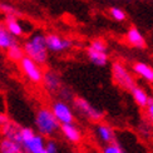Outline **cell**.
<instances>
[{
  "label": "cell",
  "instance_id": "6da1fadb",
  "mask_svg": "<svg viewBox=\"0 0 153 153\" xmlns=\"http://www.w3.org/2000/svg\"><path fill=\"white\" fill-rule=\"evenodd\" d=\"M23 49L25 52V55L35 60L38 64L44 65L48 60V45L45 35L42 33H35L30 35L29 39L23 44Z\"/></svg>",
  "mask_w": 153,
  "mask_h": 153
},
{
  "label": "cell",
  "instance_id": "7a4b0ae2",
  "mask_svg": "<svg viewBox=\"0 0 153 153\" xmlns=\"http://www.w3.org/2000/svg\"><path fill=\"white\" fill-rule=\"evenodd\" d=\"M35 126L38 132L44 137H52L60 131V123L49 108H40L35 114Z\"/></svg>",
  "mask_w": 153,
  "mask_h": 153
},
{
  "label": "cell",
  "instance_id": "3957f363",
  "mask_svg": "<svg viewBox=\"0 0 153 153\" xmlns=\"http://www.w3.org/2000/svg\"><path fill=\"white\" fill-rule=\"evenodd\" d=\"M112 75L113 80L117 85L120 88L126 89V91H132L136 87V82L133 75L129 73V71L127 69L122 63L116 62L112 64Z\"/></svg>",
  "mask_w": 153,
  "mask_h": 153
},
{
  "label": "cell",
  "instance_id": "277c9868",
  "mask_svg": "<svg viewBox=\"0 0 153 153\" xmlns=\"http://www.w3.org/2000/svg\"><path fill=\"white\" fill-rule=\"evenodd\" d=\"M20 69L23 74L27 76V79L31 82L33 84H40L43 82V75L44 72L42 71L40 64H38L35 60L25 55L20 60Z\"/></svg>",
  "mask_w": 153,
  "mask_h": 153
},
{
  "label": "cell",
  "instance_id": "5b68a950",
  "mask_svg": "<svg viewBox=\"0 0 153 153\" xmlns=\"http://www.w3.org/2000/svg\"><path fill=\"white\" fill-rule=\"evenodd\" d=\"M73 105H74L75 109L82 114V116H84L88 119L94 120V122H99V120L103 119V112L97 109L95 107H93L84 98H80V97L74 98Z\"/></svg>",
  "mask_w": 153,
  "mask_h": 153
},
{
  "label": "cell",
  "instance_id": "8992f818",
  "mask_svg": "<svg viewBox=\"0 0 153 153\" xmlns=\"http://www.w3.org/2000/svg\"><path fill=\"white\" fill-rule=\"evenodd\" d=\"M52 112L54 113L55 118L59 120L60 124L74 123V113L72 108L69 107L64 100H56L52 104Z\"/></svg>",
  "mask_w": 153,
  "mask_h": 153
},
{
  "label": "cell",
  "instance_id": "52a82bcc",
  "mask_svg": "<svg viewBox=\"0 0 153 153\" xmlns=\"http://www.w3.org/2000/svg\"><path fill=\"white\" fill-rule=\"evenodd\" d=\"M45 39H47V45L49 52H53V53H60V52H64V50L69 49L72 47V40L71 39H67V38H62L58 34H47L45 35Z\"/></svg>",
  "mask_w": 153,
  "mask_h": 153
},
{
  "label": "cell",
  "instance_id": "ba28073f",
  "mask_svg": "<svg viewBox=\"0 0 153 153\" xmlns=\"http://www.w3.org/2000/svg\"><path fill=\"white\" fill-rule=\"evenodd\" d=\"M43 87L45 88V91L49 93H56L60 91L62 88V82H60V76L58 73H55L54 71H47L44 72L43 75V82H42Z\"/></svg>",
  "mask_w": 153,
  "mask_h": 153
},
{
  "label": "cell",
  "instance_id": "9c48e42d",
  "mask_svg": "<svg viewBox=\"0 0 153 153\" xmlns=\"http://www.w3.org/2000/svg\"><path fill=\"white\" fill-rule=\"evenodd\" d=\"M47 141L43 134H35L29 142L23 144V148L29 151L30 153H47Z\"/></svg>",
  "mask_w": 153,
  "mask_h": 153
},
{
  "label": "cell",
  "instance_id": "30bf717a",
  "mask_svg": "<svg viewBox=\"0 0 153 153\" xmlns=\"http://www.w3.org/2000/svg\"><path fill=\"white\" fill-rule=\"evenodd\" d=\"M60 132L71 143H79L82 141V133L78 127H75L74 123H67L60 124Z\"/></svg>",
  "mask_w": 153,
  "mask_h": 153
},
{
  "label": "cell",
  "instance_id": "8fae6325",
  "mask_svg": "<svg viewBox=\"0 0 153 153\" xmlns=\"http://www.w3.org/2000/svg\"><path fill=\"white\" fill-rule=\"evenodd\" d=\"M126 39L128 42V44H131L132 47L134 48H139V49H143L146 48V39L144 36L142 35V33L139 31L138 28L136 27H131L127 31V35H126Z\"/></svg>",
  "mask_w": 153,
  "mask_h": 153
},
{
  "label": "cell",
  "instance_id": "7c38bea8",
  "mask_svg": "<svg viewBox=\"0 0 153 153\" xmlns=\"http://www.w3.org/2000/svg\"><path fill=\"white\" fill-rule=\"evenodd\" d=\"M20 129H22V127L18 123L13 122V120H9L8 123H5L4 126L0 127V131H1L3 136L5 138L14 139V141L19 143H20Z\"/></svg>",
  "mask_w": 153,
  "mask_h": 153
},
{
  "label": "cell",
  "instance_id": "4fadbf2b",
  "mask_svg": "<svg viewBox=\"0 0 153 153\" xmlns=\"http://www.w3.org/2000/svg\"><path fill=\"white\" fill-rule=\"evenodd\" d=\"M133 72H134L138 76H141L142 79L147 80L149 83H153V68L146 63L137 62L133 64Z\"/></svg>",
  "mask_w": 153,
  "mask_h": 153
},
{
  "label": "cell",
  "instance_id": "5bb4252c",
  "mask_svg": "<svg viewBox=\"0 0 153 153\" xmlns=\"http://www.w3.org/2000/svg\"><path fill=\"white\" fill-rule=\"evenodd\" d=\"M87 55L89 60H91L94 65L97 67H104L108 63V54L107 52H99V50H95L91 47H88L87 49Z\"/></svg>",
  "mask_w": 153,
  "mask_h": 153
},
{
  "label": "cell",
  "instance_id": "9a60e30c",
  "mask_svg": "<svg viewBox=\"0 0 153 153\" xmlns=\"http://www.w3.org/2000/svg\"><path fill=\"white\" fill-rule=\"evenodd\" d=\"M23 146L10 138H3L0 141V153H22Z\"/></svg>",
  "mask_w": 153,
  "mask_h": 153
},
{
  "label": "cell",
  "instance_id": "2e32d148",
  "mask_svg": "<svg viewBox=\"0 0 153 153\" xmlns=\"http://www.w3.org/2000/svg\"><path fill=\"white\" fill-rule=\"evenodd\" d=\"M5 27L15 38L23 36V34H24V29L22 27V24L18 22V16L6 15L5 16Z\"/></svg>",
  "mask_w": 153,
  "mask_h": 153
},
{
  "label": "cell",
  "instance_id": "e0dca14e",
  "mask_svg": "<svg viewBox=\"0 0 153 153\" xmlns=\"http://www.w3.org/2000/svg\"><path fill=\"white\" fill-rule=\"evenodd\" d=\"M15 43H16L15 36L6 29L5 25L0 24V49L8 50L11 45H14Z\"/></svg>",
  "mask_w": 153,
  "mask_h": 153
},
{
  "label": "cell",
  "instance_id": "ac0fdd59",
  "mask_svg": "<svg viewBox=\"0 0 153 153\" xmlns=\"http://www.w3.org/2000/svg\"><path fill=\"white\" fill-rule=\"evenodd\" d=\"M95 133L102 142L107 144L114 142V131L108 124H98L95 128Z\"/></svg>",
  "mask_w": 153,
  "mask_h": 153
},
{
  "label": "cell",
  "instance_id": "d6986e66",
  "mask_svg": "<svg viewBox=\"0 0 153 153\" xmlns=\"http://www.w3.org/2000/svg\"><path fill=\"white\" fill-rule=\"evenodd\" d=\"M131 93H132V97H133V99H134V102L139 107H147L148 105L151 97H148V94L146 93L142 88H139V87L136 85L131 91Z\"/></svg>",
  "mask_w": 153,
  "mask_h": 153
},
{
  "label": "cell",
  "instance_id": "ffe728a7",
  "mask_svg": "<svg viewBox=\"0 0 153 153\" xmlns=\"http://www.w3.org/2000/svg\"><path fill=\"white\" fill-rule=\"evenodd\" d=\"M6 55L11 62H15V63H20V60L25 56V52L23 47H20L18 43H15L14 45H11L8 50H6Z\"/></svg>",
  "mask_w": 153,
  "mask_h": 153
},
{
  "label": "cell",
  "instance_id": "44dd1931",
  "mask_svg": "<svg viewBox=\"0 0 153 153\" xmlns=\"http://www.w3.org/2000/svg\"><path fill=\"white\" fill-rule=\"evenodd\" d=\"M34 136H35V132L31 128H29V127H22V129H20V144L23 146L24 143L29 142Z\"/></svg>",
  "mask_w": 153,
  "mask_h": 153
},
{
  "label": "cell",
  "instance_id": "7402d4cb",
  "mask_svg": "<svg viewBox=\"0 0 153 153\" xmlns=\"http://www.w3.org/2000/svg\"><path fill=\"white\" fill-rule=\"evenodd\" d=\"M109 13H111V16L114 19V20H117V22H123V20H126V18H127L126 13L120 8H117V6H113V8H111Z\"/></svg>",
  "mask_w": 153,
  "mask_h": 153
},
{
  "label": "cell",
  "instance_id": "603a6c76",
  "mask_svg": "<svg viewBox=\"0 0 153 153\" xmlns=\"http://www.w3.org/2000/svg\"><path fill=\"white\" fill-rule=\"evenodd\" d=\"M0 11H3L5 16L6 15H14V16H19L20 13H19L14 6H11L9 4H0Z\"/></svg>",
  "mask_w": 153,
  "mask_h": 153
},
{
  "label": "cell",
  "instance_id": "cb8c5ba5",
  "mask_svg": "<svg viewBox=\"0 0 153 153\" xmlns=\"http://www.w3.org/2000/svg\"><path fill=\"white\" fill-rule=\"evenodd\" d=\"M89 47L95 50H99V52H107V44L103 39H93Z\"/></svg>",
  "mask_w": 153,
  "mask_h": 153
},
{
  "label": "cell",
  "instance_id": "d4e9b609",
  "mask_svg": "<svg viewBox=\"0 0 153 153\" xmlns=\"http://www.w3.org/2000/svg\"><path fill=\"white\" fill-rule=\"evenodd\" d=\"M102 153H124V152H123V149L120 148L116 142H112V143H108L105 146Z\"/></svg>",
  "mask_w": 153,
  "mask_h": 153
},
{
  "label": "cell",
  "instance_id": "484cf974",
  "mask_svg": "<svg viewBox=\"0 0 153 153\" xmlns=\"http://www.w3.org/2000/svg\"><path fill=\"white\" fill-rule=\"evenodd\" d=\"M47 153H58V144H56L55 141H53V139H49V141H47Z\"/></svg>",
  "mask_w": 153,
  "mask_h": 153
},
{
  "label": "cell",
  "instance_id": "4316f807",
  "mask_svg": "<svg viewBox=\"0 0 153 153\" xmlns=\"http://www.w3.org/2000/svg\"><path fill=\"white\" fill-rule=\"evenodd\" d=\"M147 114H148V117L153 120V98H149V103L147 105Z\"/></svg>",
  "mask_w": 153,
  "mask_h": 153
},
{
  "label": "cell",
  "instance_id": "83f0119b",
  "mask_svg": "<svg viewBox=\"0 0 153 153\" xmlns=\"http://www.w3.org/2000/svg\"><path fill=\"white\" fill-rule=\"evenodd\" d=\"M9 120H10V119H9V117L6 116L5 113H0V127L4 126L5 123H8Z\"/></svg>",
  "mask_w": 153,
  "mask_h": 153
},
{
  "label": "cell",
  "instance_id": "f1b7e54d",
  "mask_svg": "<svg viewBox=\"0 0 153 153\" xmlns=\"http://www.w3.org/2000/svg\"><path fill=\"white\" fill-rule=\"evenodd\" d=\"M22 153H30V152H29V151H27V149H25V148H24V149H23V152H22Z\"/></svg>",
  "mask_w": 153,
  "mask_h": 153
}]
</instances>
